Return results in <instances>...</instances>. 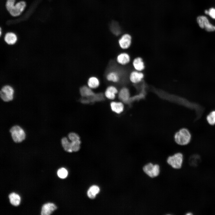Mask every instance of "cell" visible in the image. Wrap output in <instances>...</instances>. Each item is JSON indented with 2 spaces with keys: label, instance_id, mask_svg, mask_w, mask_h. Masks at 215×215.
<instances>
[{
  "label": "cell",
  "instance_id": "4dcf8cb0",
  "mask_svg": "<svg viewBox=\"0 0 215 215\" xmlns=\"http://www.w3.org/2000/svg\"><path fill=\"white\" fill-rule=\"evenodd\" d=\"M192 214H193L191 212H189L186 214V215H192Z\"/></svg>",
  "mask_w": 215,
  "mask_h": 215
},
{
  "label": "cell",
  "instance_id": "9c48e42d",
  "mask_svg": "<svg viewBox=\"0 0 215 215\" xmlns=\"http://www.w3.org/2000/svg\"><path fill=\"white\" fill-rule=\"evenodd\" d=\"M57 208L56 205L53 203L45 204L42 207L41 214L42 215H50Z\"/></svg>",
  "mask_w": 215,
  "mask_h": 215
},
{
  "label": "cell",
  "instance_id": "6da1fadb",
  "mask_svg": "<svg viewBox=\"0 0 215 215\" xmlns=\"http://www.w3.org/2000/svg\"><path fill=\"white\" fill-rule=\"evenodd\" d=\"M191 135L187 129L183 128L177 131L174 136L176 142L178 145H185L188 144L191 141Z\"/></svg>",
  "mask_w": 215,
  "mask_h": 215
},
{
  "label": "cell",
  "instance_id": "52a82bcc",
  "mask_svg": "<svg viewBox=\"0 0 215 215\" xmlns=\"http://www.w3.org/2000/svg\"><path fill=\"white\" fill-rule=\"evenodd\" d=\"M14 90L10 85H7L3 87L0 92L1 99L5 102H8L13 99Z\"/></svg>",
  "mask_w": 215,
  "mask_h": 215
},
{
  "label": "cell",
  "instance_id": "7402d4cb",
  "mask_svg": "<svg viewBox=\"0 0 215 215\" xmlns=\"http://www.w3.org/2000/svg\"><path fill=\"white\" fill-rule=\"evenodd\" d=\"M9 198L11 204L13 205L17 206L19 204L20 197L18 194L12 193L9 194Z\"/></svg>",
  "mask_w": 215,
  "mask_h": 215
},
{
  "label": "cell",
  "instance_id": "30bf717a",
  "mask_svg": "<svg viewBox=\"0 0 215 215\" xmlns=\"http://www.w3.org/2000/svg\"><path fill=\"white\" fill-rule=\"evenodd\" d=\"M4 39V41L7 44L9 45H13L16 42L17 37L16 33L10 32L6 33Z\"/></svg>",
  "mask_w": 215,
  "mask_h": 215
},
{
  "label": "cell",
  "instance_id": "44dd1931",
  "mask_svg": "<svg viewBox=\"0 0 215 215\" xmlns=\"http://www.w3.org/2000/svg\"><path fill=\"white\" fill-rule=\"evenodd\" d=\"M99 191L100 189L98 186L93 185L90 187L87 192V196L90 199H94Z\"/></svg>",
  "mask_w": 215,
  "mask_h": 215
},
{
  "label": "cell",
  "instance_id": "7c38bea8",
  "mask_svg": "<svg viewBox=\"0 0 215 215\" xmlns=\"http://www.w3.org/2000/svg\"><path fill=\"white\" fill-rule=\"evenodd\" d=\"M87 99H84L82 100V102L84 103H88L90 102H98L102 101L104 99V97L102 93H99L95 94L94 95L86 98Z\"/></svg>",
  "mask_w": 215,
  "mask_h": 215
},
{
  "label": "cell",
  "instance_id": "603a6c76",
  "mask_svg": "<svg viewBox=\"0 0 215 215\" xmlns=\"http://www.w3.org/2000/svg\"><path fill=\"white\" fill-rule=\"evenodd\" d=\"M62 146L66 151L68 152H72L71 142H69L66 137L63 138L61 139Z\"/></svg>",
  "mask_w": 215,
  "mask_h": 215
},
{
  "label": "cell",
  "instance_id": "3957f363",
  "mask_svg": "<svg viewBox=\"0 0 215 215\" xmlns=\"http://www.w3.org/2000/svg\"><path fill=\"white\" fill-rule=\"evenodd\" d=\"M10 131L13 141L16 143H20L25 138V133L22 128L17 125L13 126Z\"/></svg>",
  "mask_w": 215,
  "mask_h": 215
},
{
  "label": "cell",
  "instance_id": "f1b7e54d",
  "mask_svg": "<svg viewBox=\"0 0 215 215\" xmlns=\"http://www.w3.org/2000/svg\"><path fill=\"white\" fill-rule=\"evenodd\" d=\"M208 15L212 19L215 20V8L211 7L208 10Z\"/></svg>",
  "mask_w": 215,
  "mask_h": 215
},
{
  "label": "cell",
  "instance_id": "5bb4252c",
  "mask_svg": "<svg viewBox=\"0 0 215 215\" xmlns=\"http://www.w3.org/2000/svg\"><path fill=\"white\" fill-rule=\"evenodd\" d=\"M116 61L119 64L125 65L130 62V57L129 55L126 53H121L117 56Z\"/></svg>",
  "mask_w": 215,
  "mask_h": 215
},
{
  "label": "cell",
  "instance_id": "e0dca14e",
  "mask_svg": "<svg viewBox=\"0 0 215 215\" xmlns=\"http://www.w3.org/2000/svg\"><path fill=\"white\" fill-rule=\"evenodd\" d=\"M110 106L112 110L117 113H121L124 110L123 105L121 102H112L110 103Z\"/></svg>",
  "mask_w": 215,
  "mask_h": 215
},
{
  "label": "cell",
  "instance_id": "cb8c5ba5",
  "mask_svg": "<svg viewBox=\"0 0 215 215\" xmlns=\"http://www.w3.org/2000/svg\"><path fill=\"white\" fill-rule=\"evenodd\" d=\"M206 119L210 125H214L215 124V110L210 112L207 115Z\"/></svg>",
  "mask_w": 215,
  "mask_h": 215
},
{
  "label": "cell",
  "instance_id": "ba28073f",
  "mask_svg": "<svg viewBox=\"0 0 215 215\" xmlns=\"http://www.w3.org/2000/svg\"><path fill=\"white\" fill-rule=\"evenodd\" d=\"M131 37L128 34L123 35L119 40V44L120 47L123 49L129 48L131 42Z\"/></svg>",
  "mask_w": 215,
  "mask_h": 215
},
{
  "label": "cell",
  "instance_id": "5b68a950",
  "mask_svg": "<svg viewBox=\"0 0 215 215\" xmlns=\"http://www.w3.org/2000/svg\"><path fill=\"white\" fill-rule=\"evenodd\" d=\"M196 21L201 28L205 29L208 32L215 31V25L210 23L208 18L205 16H199L196 18Z\"/></svg>",
  "mask_w": 215,
  "mask_h": 215
},
{
  "label": "cell",
  "instance_id": "277c9868",
  "mask_svg": "<svg viewBox=\"0 0 215 215\" xmlns=\"http://www.w3.org/2000/svg\"><path fill=\"white\" fill-rule=\"evenodd\" d=\"M183 159V154L180 153H178L168 157L167 162L173 168L178 169L181 168Z\"/></svg>",
  "mask_w": 215,
  "mask_h": 215
},
{
  "label": "cell",
  "instance_id": "484cf974",
  "mask_svg": "<svg viewBox=\"0 0 215 215\" xmlns=\"http://www.w3.org/2000/svg\"><path fill=\"white\" fill-rule=\"evenodd\" d=\"M57 173L59 178L61 179H64L67 176L68 172L65 168H61L58 170Z\"/></svg>",
  "mask_w": 215,
  "mask_h": 215
},
{
  "label": "cell",
  "instance_id": "8992f818",
  "mask_svg": "<svg viewBox=\"0 0 215 215\" xmlns=\"http://www.w3.org/2000/svg\"><path fill=\"white\" fill-rule=\"evenodd\" d=\"M144 172L152 178L157 176L160 173V167L157 164L153 165L149 163L145 165L143 168Z\"/></svg>",
  "mask_w": 215,
  "mask_h": 215
},
{
  "label": "cell",
  "instance_id": "2e32d148",
  "mask_svg": "<svg viewBox=\"0 0 215 215\" xmlns=\"http://www.w3.org/2000/svg\"><path fill=\"white\" fill-rule=\"evenodd\" d=\"M118 96L119 99L122 102H127L130 97V93L128 90L125 87L122 88L119 93Z\"/></svg>",
  "mask_w": 215,
  "mask_h": 215
},
{
  "label": "cell",
  "instance_id": "ac0fdd59",
  "mask_svg": "<svg viewBox=\"0 0 215 215\" xmlns=\"http://www.w3.org/2000/svg\"><path fill=\"white\" fill-rule=\"evenodd\" d=\"M88 86L91 89L97 88L100 85V82L98 78L95 76L89 78L87 82Z\"/></svg>",
  "mask_w": 215,
  "mask_h": 215
},
{
  "label": "cell",
  "instance_id": "8fae6325",
  "mask_svg": "<svg viewBox=\"0 0 215 215\" xmlns=\"http://www.w3.org/2000/svg\"><path fill=\"white\" fill-rule=\"evenodd\" d=\"M118 92L117 89L115 86H110L107 88L105 92V95L108 99H113L115 98L116 94Z\"/></svg>",
  "mask_w": 215,
  "mask_h": 215
},
{
  "label": "cell",
  "instance_id": "7a4b0ae2",
  "mask_svg": "<svg viewBox=\"0 0 215 215\" xmlns=\"http://www.w3.org/2000/svg\"><path fill=\"white\" fill-rule=\"evenodd\" d=\"M26 6V4L25 1H20L15 4H11L7 10L12 16L17 17L22 14Z\"/></svg>",
  "mask_w": 215,
  "mask_h": 215
},
{
  "label": "cell",
  "instance_id": "4fadbf2b",
  "mask_svg": "<svg viewBox=\"0 0 215 215\" xmlns=\"http://www.w3.org/2000/svg\"><path fill=\"white\" fill-rule=\"evenodd\" d=\"M144 77L143 73L136 71L132 72L130 76V81L133 83H136L140 82Z\"/></svg>",
  "mask_w": 215,
  "mask_h": 215
},
{
  "label": "cell",
  "instance_id": "83f0119b",
  "mask_svg": "<svg viewBox=\"0 0 215 215\" xmlns=\"http://www.w3.org/2000/svg\"><path fill=\"white\" fill-rule=\"evenodd\" d=\"M68 137L71 141L80 140V138L79 136L75 133L71 132L69 133L68 135Z\"/></svg>",
  "mask_w": 215,
  "mask_h": 215
},
{
  "label": "cell",
  "instance_id": "9a60e30c",
  "mask_svg": "<svg viewBox=\"0 0 215 215\" xmlns=\"http://www.w3.org/2000/svg\"><path fill=\"white\" fill-rule=\"evenodd\" d=\"M106 78L108 81L116 83L119 81L120 79L119 75L115 71L112 70L109 72L107 74Z\"/></svg>",
  "mask_w": 215,
  "mask_h": 215
},
{
  "label": "cell",
  "instance_id": "4316f807",
  "mask_svg": "<svg viewBox=\"0 0 215 215\" xmlns=\"http://www.w3.org/2000/svg\"><path fill=\"white\" fill-rule=\"evenodd\" d=\"M199 157L197 155H194L191 156L190 159L191 164L193 166L197 165L199 162Z\"/></svg>",
  "mask_w": 215,
  "mask_h": 215
},
{
  "label": "cell",
  "instance_id": "d4e9b609",
  "mask_svg": "<svg viewBox=\"0 0 215 215\" xmlns=\"http://www.w3.org/2000/svg\"><path fill=\"white\" fill-rule=\"evenodd\" d=\"M81 142L80 140L71 141V148L72 152H76L80 148Z\"/></svg>",
  "mask_w": 215,
  "mask_h": 215
},
{
  "label": "cell",
  "instance_id": "f546056e",
  "mask_svg": "<svg viewBox=\"0 0 215 215\" xmlns=\"http://www.w3.org/2000/svg\"><path fill=\"white\" fill-rule=\"evenodd\" d=\"M204 13L205 14L208 15V10H205L204 11Z\"/></svg>",
  "mask_w": 215,
  "mask_h": 215
},
{
  "label": "cell",
  "instance_id": "d6986e66",
  "mask_svg": "<svg viewBox=\"0 0 215 215\" xmlns=\"http://www.w3.org/2000/svg\"><path fill=\"white\" fill-rule=\"evenodd\" d=\"M133 65L135 69L138 71H141L145 68L144 63L140 57L136 58L134 60Z\"/></svg>",
  "mask_w": 215,
  "mask_h": 215
},
{
  "label": "cell",
  "instance_id": "ffe728a7",
  "mask_svg": "<svg viewBox=\"0 0 215 215\" xmlns=\"http://www.w3.org/2000/svg\"><path fill=\"white\" fill-rule=\"evenodd\" d=\"M80 93L83 97L88 98L94 95L95 93L88 86H84L80 89Z\"/></svg>",
  "mask_w": 215,
  "mask_h": 215
}]
</instances>
